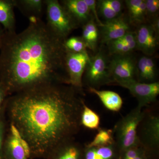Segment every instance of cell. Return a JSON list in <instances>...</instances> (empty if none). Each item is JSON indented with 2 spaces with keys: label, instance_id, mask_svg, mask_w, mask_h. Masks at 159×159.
I'll use <instances>...</instances> for the list:
<instances>
[{
  "label": "cell",
  "instance_id": "34",
  "mask_svg": "<svg viewBox=\"0 0 159 159\" xmlns=\"http://www.w3.org/2000/svg\"><path fill=\"white\" fill-rule=\"evenodd\" d=\"M135 159H147L146 156V152L145 150H143L138 156H137Z\"/></svg>",
  "mask_w": 159,
  "mask_h": 159
},
{
  "label": "cell",
  "instance_id": "25",
  "mask_svg": "<svg viewBox=\"0 0 159 159\" xmlns=\"http://www.w3.org/2000/svg\"><path fill=\"white\" fill-rule=\"evenodd\" d=\"M107 44L111 53L115 55L128 54L132 51L128 46L119 39L112 41Z\"/></svg>",
  "mask_w": 159,
  "mask_h": 159
},
{
  "label": "cell",
  "instance_id": "31",
  "mask_svg": "<svg viewBox=\"0 0 159 159\" xmlns=\"http://www.w3.org/2000/svg\"><path fill=\"white\" fill-rule=\"evenodd\" d=\"M144 150L141 146L129 148L122 154L121 159H135Z\"/></svg>",
  "mask_w": 159,
  "mask_h": 159
},
{
  "label": "cell",
  "instance_id": "18",
  "mask_svg": "<svg viewBox=\"0 0 159 159\" xmlns=\"http://www.w3.org/2000/svg\"><path fill=\"white\" fill-rule=\"evenodd\" d=\"M89 91L97 95L104 107L109 110L117 112L122 108L123 101L121 97L116 92L100 91L92 87H89Z\"/></svg>",
  "mask_w": 159,
  "mask_h": 159
},
{
  "label": "cell",
  "instance_id": "13",
  "mask_svg": "<svg viewBox=\"0 0 159 159\" xmlns=\"http://www.w3.org/2000/svg\"><path fill=\"white\" fill-rule=\"evenodd\" d=\"M101 28L102 42L108 43L124 36L129 31V27L125 19L120 16L107 21Z\"/></svg>",
  "mask_w": 159,
  "mask_h": 159
},
{
  "label": "cell",
  "instance_id": "30",
  "mask_svg": "<svg viewBox=\"0 0 159 159\" xmlns=\"http://www.w3.org/2000/svg\"><path fill=\"white\" fill-rule=\"evenodd\" d=\"M9 96L6 88L0 82V116L6 112V102Z\"/></svg>",
  "mask_w": 159,
  "mask_h": 159
},
{
  "label": "cell",
  "instance_id": "6",
  "mask_svg": "<svg viewBox=\"0 0 159 159\" xmlns=\"http://www.w3.org/2000/svg\"><path fill=\"white\" fill-rule=\"evenodd\" d=\"M90 57L86 51L74 53L67 51L65 66L68 84L81 91L83 87V76Z\"/></svg>",
  "mask_w": 159,
  "mask_h": 159
},
{
  "label": "cell",
  "instance_id": "33",
  "mask_svg": "<svg viewBox=\"0 0 159 159\" xmlns=\"http://www.w3.org/2000/svg\"><path fill=\"white\" fill-rule=\"evenodd\" d=\"M151 26H152V28L155 30V32H156L157 34L159 35V19L157 18L155 19L154 20L153 23L151 24Z\"/></svg>",
  "mask_w": 159,
  "mask_h": 159
},
{
  "label": "cell",
  "instance_id": "27",
  "mask_svg": "<svg viewBox=\"0 0 159 159\" xmlns=\"http://www.w3.org/2000/svg\"><path fill=\"white\" fill-rule=\"evenodd\" d=\"M8 124L6 113L1 115L0 116V159H4L3 148Z\"/></svg>",
  "mask_w": 159,
  "mask_h": 159
},
{
  "label": "cell",
  "instance_id": "32",
  "mask_svg": "<svg viewBox=\"0 0 159 159\" xmlns=\"http://www.w3.org/2000/svg\"><path fill=\"white\" fill-rule=\"evenodd\" d=\"M84 2L86 3L90 12H92L94 18L96 19V22L99 27H102L103 25V23H102L99 20L98 12L97 11V2L95 0H84Z\"/></svg>",
  "mask_w": 159,
  "mask_h": 159
},
{
  "label": "cell",
  "instance_id": "9",
  "mask_svg": "<svg viewBox=\"0 0 159 159\" xmlns=\"http://www.w3.org/2000/svg\"><path fill=\"white\" fill-rule=\"evenodd\" d=\"M4 141V159H30L29 146L15 127L9 123Z\"/></svg>",
  "mask_w": 159,
  "mask_h": 159
},
{
  "label": "cell",
  "instance_id": "36",
  "mask_svg": "<svg viewBox=\"0 0 159 159\" xmlns=\"http://www.w3.org/2000/svg\"><path fill=\"white\" fill-rule=\"evenodd\" d=\"M119 159H121V157H120V158Z\"/></svg>",
  "mask_w": 159,
  "mask_h": 159
},
{
  "label": "cell",
  "instance_id": "15",
  "mask_svg": "<svg viewBox=\"0 0 159 159\" xmlns=\"http://www.w3.org/2000/svg\"><path fill=\"white\" fill-rule=\"evenodd\" d=\"M15 0H0V25L4 31H16Z\"/></svg>",
  "mask_w": 159,
  "mask_h": 159
},
{
  "label": "cell",
  "instance_id": "16",
  "mask_svg": "<svg viewBox=\"0 0 159 159\" xmlns=\"http://www.w3.org/2000/svg\"><path fill=\"white\" fill-rule=\"evenodd\" d=\"M120 155L116 143L101 147L87 148L84 145L83 159H119Z\"/></svg>",
  "mask_w": 159,
  "mask_h": 159
},
{
  "label": "cell",
  "instance_id": "19",
  "mask_svg": "<svg viewBox=\"0 0 159 159\" xmlns=\"http://www.w3.org/2000/svg\"><path fill=\"white\" fill-rule=\"evenodd\" d=\"M139 82L150 83L154 81L156 75V65L153 59L148 56H143L139 59L137 65Z\"/></svg>",
  "mask_w": 159,
  "mask_h": 159
},
{
  "label": "cell",
  "instance_id": "11",
  "mask_svg": "<svg viewBox=\"0 0 159 159\" xmlns=\"http://www.w3.org/2000/svg\"><path fill=\"white\" fill-rule=\"evenodd\" d=\"M84 152V145L71 138L56 145L45 159H83Z\"/></svg>",
  "mask_w": 159,
  "mask_h": 159
},
{
  "label": "cell",
  "instance_id": "24",
  "mask_svg": "<svg viewBox=\"0 0 159 159\" xmlns=\"http://www.w3.org/2000/svg\"><path fill=\"white\" fill-rule=\"evenodd\" d=\"M64 46L67 51L74 53H80L86 51V46L82 38L71 37L64 41Z\"/></svg>",
  "mask_w": 159,
  "mask_h": 159
},
{
  "label": "cell",
  "instance_id": "20",
  "mask_svg": "<svg viewBox=\"0 0 159 159\" xmlns=\"http://www.w3.org/2000/svg\"><path fill=\"white\" fill-rule=\"evenodd\" d=\"M98 5L99 12L107 21L120 16L123 6L119 0H101Z\"/></svg>",
  "mask_w": 159,
  "mask_h": 159
},
{
  "label": "cell",
  "instance_id": "1",
  "mask_svg": "<svg viewBox=\"0 0 159 159\" xmlns=\"http://www.w3.org/2000/svg\"><path fill=\"white\" fill-rule=\"evenodd\" d=\"M67 84L43 86L9 96L6 116L29 146L30 159L45 158L81 127L83 99Z\"/></svg>",
  "mask_w": 159,
  "mask_h": 159
},
{
  "label": "cell",
  "instance_id": "28",
  "mask_svg": "<svg viewBox=\"0 0 159 159\" xmlns=\"http://www.w3.org/2000/svg\"><path fill=\"white\" fill-rule=\"evenodd\" d=\"M119 39L128 46L132 51L136 48V38L135 32L129 31Z\"/></svg>",
  "mask_w": 159,
  "mask_h": 159
},
{
  "label": "cell",
  "instance_id": "22",
  "mask_svg": "<svg viewBox=\"0 0 159 159\" xmlns=\"http://www.w3.org/2000/svg\"><path fill=\"white\" fill-rule=\"evenodd\" d=\"M95 138L90 143L84 144L87 148L101 147L109 146L115 144L113 129L99 128Z\"/></svg>",
  "mask_w": 159,
  "mask_h": 159
},
{
  "label": "cell",
  "instance_id": "8",
  "mask_svg": "<svg viewBox=\"0 0 159 159\" xmlns=\"http://www.w3.org/2000/svg\"><path fill=\"white\" fill-rule=\"evenodd\" d=\"M84 73L85 81L89 87L97 89L101 85L111 84L106 59L102 52L90 58Z\"/></svg>",
  "mask_w": 159,
  "mask_h": 159
},
{
  "label": "cell",
  "instance_id": "26",
  "mask_svg": "<svg viewBox=\"0 0 159 159\" xmlns=\"http://www.w3.org/2000/svg\"><path fill=\"white\" fill-rule=\"evenodd\" d=\"M129 14L132 22L137 24L143 22L146 16V6L145 1H142V3L136 9Z\"/></svg>",
  "mask_w": 159,
  "mask_h": 159
},
{
  "label": "cell",
  "instance_id": "10",
  "mask_svg": "<svg viewBox=\"0 0 159 159\" xmlns=\"http://www.w3.org/2000/svg\"><path fill=\"white\" fill-rule=\"evenodd\" d=\"M129 54L116 55L108 66L112 83L134 79L136 66L133 57Z\"/></svg>",
  "mask_w": 159,
  "mask_h": 159
},
{
  "label": "cell",
  "instance_id": "14",
  "mask_svg": "<svg viewBox=\"0 0 159 159\" xmlns=\"http://www.w3.org/2000/svg\"><path fill=\"white\" fill-rule=\"evenodd\" d=\"M78 27L90 20V11L84 0H65L60 2Z\"/></svg>",
  "mask_w": 159,
  "mask_h": 159
},
{
  "label": "cell",
  "instance_id": "5",
  "mask_svg": "<svg viewBox=\"0 0 159 159\" xmlns=\"http://www.w3.org/2000/svg\"><path fill=\"white\" fill-rule=\"evenodd\" d=\"M114 84L128 89L138 101L137 106L143 108L153 102L159 94V83H146L140 82L135 79L117 81Z\"/></svg>",
  "mask_w": 159,
  "mask_h": 159
},
{
  "label": "cell",
  "instance_id": "35",
  "mask_svg": "<svg viewBox=\"0 0 159 159\" xmlns=\"http://www.w3.org/2000/svg\"><path fill=\"white\" fill-rule=\"evenodd\" d=\"M4 31H4L3 27L0 25V47H1V43H2V39Z\"/></svg>",
  "mask_w": 159,
  "mask_h": 159
},
{
  "label": "cell",
  "instance_id": "4",
  "mask_svg": "<svg viewBox=\"0 0 159 159\" xmlns=\"http://www.w3.org/2000/svg\"><path fill=\"white\" fill-rule=\"evenodd\" d=\"M47 25L55 35L65 40L78 26L57 0H45Z\"/></svg>",
  "mask_w": 159,
  "mask_h": 159
},
{
  "label": "cell",
  "instance_id": "29",
  "mask_svg": "<svg viewBox=\"0 0 159 159\" xmlns=\"http://www.w3.org/2000/svg\"><path fill=\"white\" fill-rule=\"evenodd\" d=\"M145 2L146 16L149 17H154L157 14L159 9V0H146Z\"/></svg>",
  "mask_w": 159,
  "mask_h": 159
},
{
  "label": "cell",
  "instance_id": "21",
  "mask_svg": "<svg viewBox=\"0 0 159 159\" xmlns=\"http://www.w3.org/2000/svg\"><path fill=\"white\" fill-rule=\"evenodd\" d=\"M81 37L85 43L86 48L95 51L99 37V31L97 24L93 20L91 19L84 25Z\"/></svg>",
  "mask_w": 159,
  "mask_h": 159
},
{
  "label": "cell",
  "instance_id": "17",
  "mask_svg": "<svg viewBox=\"0 0 159 159\" xmlns=\"http://www.w3.org/2000/svg\"><path fill=\"white\" fill-rule=\"evenodd\" d=\"M15 7L24 15L34 20L41 19L45 6L43 0H15Z\"/></svg>",
  "mask_w": 159,
  "mask_h": 159
},
{
  "label": "cell",
  "instance_id": "2",
  "mask_svg": "<svg viewBox=\"0 0 159 159\" xmlns=\"http://www.w3.org/2000/svg\"><path fill=\"white\" fill-rule=\"evenodd\" d=\"M41 19L20 33L4 31L0 47V82L9 96L31 89L67 84L66 50Z\"/></svg>",
  "mask_w": 159,
  "mask_h": 159
},
{
  "label": "cell",
  "instance_id": "3",
  "mask_svg": "<svg viewBox=\"0 0 159 159\" xmlns=\"http://www.w3.org/2000/svg\"><path fill=\"white\" fill-rule=\"evenodd\" d=\"M142 109L137 106L120 119L113 129L115 142L121 155L129 148L141 146L138 129L145 115Z\"/></svg>",
  "mask_w": 159,
  "mask_h": 159
},
{
  "label": "cell",
  "instance_id": "7",
  "mask_svg": "<svg viewBox=\"0 0 159 159\" xmlns=\"http://www.w3.org/2000/svg\"><path fill=\"white\" fill-rule=\"evenodd\" d=\"M140 145L145 152L157 150L159 147V117L157 115H146L140 122L138 129Z\"/></svg>",
  "mask_w": 159,
  "mask_h": 159
},
{
  "label": "cell",
  "instance_id": "12",
  "mask_svg": "<svg viewBox=\"0 0 159 159\" xmlns=\"http://www.w3.org/2000/svg\"><path fill=\"white\" fill-rule=\"evenodd\" d=\"M137 48L148 56L152 55L158 45L159 35L151 25H141L136 33Z\"/></svg>",
  "mask_w": 159,
  "mask_h": 159
},
{
  "label": "cell",
  "instance_id": "23",
  "mask_svg": "<svg viewBox=\"0 0 159 159\" xmlns=\"http://www.w3.org/2000/svg\"><path fill=\"white\" fill-rule=\"evenodd\" d=\"M100 119L99 115L86 105L83 103V108L80 115L81 126L91 129L98 130L100 127Z\"/></svg>",
  "mask_w": 159,
  "mask_h": 159
}]
</instances>
